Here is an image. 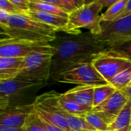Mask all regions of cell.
Wrapping results in <instances>:
<instances>
[{
    "label": "cell",
    "mask_w": 131,
    "mask_h": 131,
    "mask_svg": "<svg viewBox=\"0 0 131 131\" xmlns=\"http://www.w3.org/2000/svg\"><path fill=\"white\" fill-rule=\"evenodd\" d=\"M110 84L117 91H122L131 86V68L115 76L110 81Z\"/></svg>",
    "instance_id": "24"
},
{
    "label": "cell",
    "mask_w": 131,
    "mask_h": 131,
    "mask_svg": "<svg viewBox=\"0 0 131 131\" xmlns=\"http://www.w3.org/2000/svg\"><path fill=\"white\" fill-rule=\"evenodd\" d=\"M65 118L71 131H96L84 116L72 115L67 113Z\"/></svg>",
    "instance_id": "19"
},
{
    "label": "cell",
    "mask_w": 131,
    "mask_h": 131,
    "mask_svg": "<svg viewBox=\"0 0 131 131\" xmlns=\"http://www.w3.org/2000/svg\"><path fill=\"white\" fill-rule=\"evenodd\" d=\"M53 42L55 52L51 61V78L57 82L64 73L75 66L92 63L106 53L109 47L90 31L57 36Z\"/></svg>",
    "instance_id": "1"
},
{
    "label": "cell",
    "mask_w": 131,
    "mask_h": 131,
    "mask_svg": "<svg viewBox=\"0 0 131 131\" xmlns=\"http://www.w3.org/2000/svg\"><path fill=\"white\" fill-rule=\"evenodd\" d=\"M11 1L23 14H28L30 11V6H29L30 0H11Z\"/></svg>",
    "instance_id": "28"
},
{
    "label": "cell",
    "mask_w": 131,
    "mask_h": 131,
    "mask_svg": "<svg viewBox=\"0 0 131 131\" xmlns=\"http://www.w3.org/2000/svg\"><path fill=\"white\" fill-rule=\"evenodd\" d=\"M84 117L96 131H109L110 125L97 113L91 111Z\"/></svg>",
    "instance_id": "26"
},
{
    "label": "cell",
    "mask_w": 131,
    "mask_h": 131,
    "mask_svg": "<svg viewBox=\"0 0 131 131\" xmlns=\"http://www.w3.org/2000/svg\"><path fill=\"white\" fill-rule=\"evenodd\" d=\"M0 9L5 11L10 15H19L23 14L12 2L11 0H0Z\"/></svg>",
    "instance_id": "27"
},
{
    "label": "cell",
    "mask_w": 131,
    "mask_h": 131,
    "mask_svg": "<svg viewBox=\"0 0 131 131\" xmlns=\"http://www.w3.org/2000/svg\"><path fill=\"white\" fill-rule=\"evenodd\" d=\"M117 90L111 84L102 85L94 88V102L93 108L99 106L105 101H107L110 97H111Z\"/></svg>",
    "instance_id": "22"
},
{
    "label": "cell",
    "mask_w": 131,
    "mask_h": 131,
    "mask_svg": "<svg viewBox=\"0 0 131 131\" xmlns=\"http://www.w3.org/2000/svg\"><path fill=\"white\" fill-rule=\"evenodd\" d=\"M109 131H131V101L109 126Z\"/></svg>",
    "instance_id": "16"
},
{
    "label": "cell",
    "mask_w": 131,
    "mask_h": 131,
    "mask_svg": "<svg viewBox=\"0 0 131 131\" xmlns=\"http://www.w3.org/2000/svg\"><path fill=\"white\" fill-rule=\"evenodd\" d=\"M0 131H25L24 128H12L0 126Z\"/></svg>",
    "instance_id": "34"
},
{
    "label": "cell",
    "mask_w": 131,
    "mask_h": 131,
    "mask_svg": "<svg viewBox=\"0 0 131 131\" xmlns=\"http://www.w3.org/2000/svg\"><path fill=\"white\" fill-rule=\"evenodd\" d=\"M64 12L70 15L80 7L86 4L85 0H47Z\"/></svg>",
    "instance_id": "23"
},
{
    "label": "cell",
    "mask_w": 131,
    "mask_h": 131,
    "mask_svg": "<svg viewBox=\"0 0 131 131\" xmlns=\"http://www.w3.org/2000/svg\"><path fill=\"white\" fill-rule=\"evenodd\" d=\"M102 31L98 38L107 45L131 40V15L114 21L101 23Z\"/></svg>",
    "instance_id": "9"
},
{
    "label": "cell",
    "mask_w": 131,
    "mask_h": 131,
    "mask_svg": "<svg viewBox=\"0 0 131 131\" xmlns=\"http://www.w3.org/2000/svg\"><path fill=\"white\" fill-rule=\"evenodd\" d=\"M131 15V0H127V4L122 12V14L121 15L120 18H124V17H126V16H128Z\"/></svg>",
    "instance_id": "31"
},
{
    "label": "cell",
    "mask_w": 131,
    "mask_h": 131,
    "mask_svg": "<svg viewBox=\"0 0 131 131\" xmlns=\"http://www.w3.org/2000/svg\"><path fill=\"white\" fill-rule=\"evenodd\" d=\"M58 82L92 87L109 84L97 71L93 63L81 64L75 66L64 73L60 77Z\"/></svg>",
    "instance_id": "8"
},
{
    "label": "cell",
    "mask_w": 131,
    "mask_h": 131,
    "mask_svg": "<svg viewBox=\"0 0 131 131\" xmlns=\"http://www.w3.org/2000/svg\"><path fill=\"white\" fill-rule=\"evenodd\" d=\"M35 111L34 103L13 105L1 110L0 126L12 128H23L28 117Z\"/></svg>",
    "instance_id": "11"
},
{
    "label": "cell",
    "mask_w": 131,
    "mask_h": 131,
    "mask_svg": "<svg viewBox=\"0 0 131 131\" xmlns=\"http://www.w3.org/2000/svg\"><path fill=\"white\" fill-rule=\"evenodd\" d=\"M58 102L62 109L68 114L78 116H85L89 112L92 111V108L85 107L78 104L77 103L69 100L64 94H60L58 97Z\"/></svg>",
    "instance_id": "17"
},
{
    "label": "cell",
    "mask_w": 131,
    "mask_h": 131,
    "mask_svg": "<svg viewBox=\"0 0 131 131\" xmlns=\"http://www.w3.org/2000/svg\"><path fill=\"white\" fill-rule=\"evenodd\" d=\"M101 75L109 83L121 72L131 68V61L125 58L104 53L93 62Z\"/></svg>",
    "instance_id": "10"
},
{
    "label": "cell",
    "mask_w": 131,
    "mask_h": 131,
    "mask_svg": "<svg viewBox=\"0 0 131 131\" xmlns=\"http://www.w3.org/2000/svg\"><path fill=\"white\" fill-rule=\"evenodd\" d=\"M94 88L92 86H77L64 94L69 100L78 104L93 109Z\"/></svg>",
    "instance_id": "13"
},
{
    "label": "cell",
    "mask_w": 131,
    "mask_h": 131,
    "mask_svg": "<svg viewBox=\"0 0 131 131\" xmlns=\"http://www.w3.org/2000/svg\"><path fill=\"white\" fill-rule=\"evenodd\" d=\"M103 8L100 0L87 1L85 5L69 15L68 24L64 32L77 35L82 32L81 28H86L92 34L99 35L102 31L101 12Z\"/></svg>",
    "instance_id": "3"
},
{
    "label": "cell",
    "mask_w": 131,
    "mask_h": 131,
    "mask_svg": "<svg viewBox=\"0 0 131 131\" xmlns=\"http://www.w3.org/2000/svg\"><path fill=\"white\" fill-rule=\"evenodd\" d=\"M128 101L127 97L121 91H116L107 101L93 108L92 111L99 114L110 125L120 114Z\"/></svg>",
    "instance_id": "12"
},
{
    "label": "cell",
    "mask_w": 131,
    "mask_h": 131,
    "mask_svg": "<svg viewBox=\"0 0 131 131\" xmlns=\"http://www.w3.org/2000/svg\"><path fill=\"white\" fill-rule=\"evenodd\" d=\"M101 4L103 5L104 8H110L111 6H112L113 5H114L117 0H100Z\"/></svg>",
    "instance_id": "32"
},
{
    "label": "cell",
    "mask_w": 131,
    "mask_h": 131,
    "mask_svg": "<svg viewBox=\"0 0 131 131\" xmlns=\"http://www.w3.org/2000/svg\"><path fill=\"white\" fill-rule=\"evenodd\" d=\"M41 118L42 123H43V124H44V126L45 127V130L47 131H66L63 130L62 128L59 127L58 126H57V125H55V124H52V123H51L49 121H47L46 120L43 119L42 117H41Z\"/></svg>",
    "instance_id": "30"
},
{
    "label": "cell",
    "mask_w": 131,
    "mask_h": 131,
    "mask_svg": "<svg viewBox=\"0 0 131 131\" xmlns=\"http://www.w3.org/2000/svg\"><path fill=\"white\" fill-rule=\"evenodd\" d=\"M60 94L51 91L38 96L34 101L35 112L43 119L66 131H71L65 118L67 114L58 102Z\"/></svg>",
    "instance_id": "4"
},
{
    "label": "cell",
    "mask_w": 131,
    "mask_h": 131,
    "mask_svg": "<svg viewBox=\"0 0 131 131\" xmlns=\"http://www.w3.org/2000/svg\"><path fill=\"white\" fill-rule=\"evenodd\" d=\"M10 14L6 12L4 10L0 9V26L1 27H7L9 23Z\"/></svg>",
    "instance_id": "29"
},
{
    "label": "cell",
    "mask_w": 131,
    "mask_h": 131,
    "mask_svg": "<svg viewBox=\"0 0 131 131\" xmlns=\"http://www.w3.org/2000/svg\"><path fill=\"white\" fill-rule=\"evenodd\" d=\"M121 91L127 97L128 100L131 101V86L127 87V88H125V89H124V90H122Z\"/></svg>",
    "instance_id": "33"
},
{
    "label": "cell",
    "mask_w": 131,
    "mask_h": 131,
    "mask_svg": "<svg viewBox=\"0 0 131 131\" xmlns=\"http://www.w3.org/2000/svg\"><path fill=\"white\" fill-rule=\"evenodd\" d=\"M53 54L33 53L25 58L18 76L46 84L51 78Z\"/></svg>",
    "instance_id": "6"
},
{
    "label": "cell",
    "mask_w": 131,
    "mask_h": 131,
    "mask_svg": "<svg viewBox=\"0 0 131 131\" xmlns=\"http://www.w3.org/2000/svg\"><path fill=\"white\" fill-rule=\"evenodd\" d=\"M57 30L28 14L11 15L7 27H1V40L15 39L32 42L50 43L56 38Z\"/></svg>",
    "instance_id": "2"
},
{
    "label": "cell",
    "mask_w": 131,
    "mask_h": 131,
    "mask_svg": "<svg viewBox=\"0 0 131 131\" xmlns=\"http://www.w3.org/2000/svg\"><path fill=\"white\" fill-rule=\"evenodd\" d=\"M106 53L111 55L125 58L131 61V40L110 45Z\"/></svg>",
    "instance_id": "21"
},
{
    "label": "cell",
    "mask_w": 131,
    "mask_h": 131,
    "mask_svg": "<svg viewBox=\"0 0 131 131\" xmlns=\"http://www.w3.org/2000/svg\"><path fill=\"white\" fill-rule=\"evenodd\" d=\"M25 58L0 57V81H5L17 78Z\"/></svg>",
    "instance_id": "14"
},
{
    "label": "cell",
    "mask_w": 131,
    "mask_h": 131,
    "mask_svg": "<svg viewBox=\"0 0 131 131\" xmlns=\"http://www.w3.org/2000/svg\"><path fill=\"white\" fill-rule=\"evenodd\" d=\"M55 48L50 43L32 42L15 39L0 41V57L26 58L33 53L54 54Z\"/></svg>",
    "instance_id": "7"
},
{
    "label": "cell",
    "mask_w": 131,
    "mask_h": 131,
    "mask_svg": "<svg viewBox=\"0 0 131 131\" xmlns=\"http://www.w3.org/2000/svg\"><path fill=\"white\" fill-rule=\"evenodd\" d=\"M45 84V83L20 76L13 79L0 81V109L4 110L11 107L12 102L18 101L28 92Z\"/></svg>",
    "instance_id": "5"
},
{
    "label": "cell",
    "mask_w": 131,
    "mask_h": 131,
    "mask_svg": "<svg viewBox=\"0 0 131 131\" xmlns=\"http://www.w3.org/2000/svg\"><path fill=\"white\" fill-rule=\"evenodd\" d=\"M23 128L25 131H47L42 123L41 118L35 111L28 117Z\"/></svg>",
    "instance_id": "25"
},
{
    "label": "cell",
    "mask_w": 131,
    "mask_h": 131,
    "mask_svg": "<svg viewBox=\"0 0 131 131\" xmlns=\"http://www.w3.org/2000/svg\"><path fill=\"white\" fill-rule=\"evenodd\" d=\"M30 10H37L68 18L69 15L47 0H30Z\"/></svg>",
    "instance_id": "18"
},
{
    "label": "cell",
    "mask_w": 131,
    "mask_h": 131,
    "mask_svg": "<svg viewBox=\"0 0 131 131\" xmlns=\"http://www.w3.org/2000/svg\"><path fill=\"white\" fill-rule=\"evenodd\" d=\"M28 15L33 18L55 28L57 31L64 32L68 24V18L51 13L37 10H30Z\"/></svg>",
    "instance_id": "15"
},
{
    "label": "cell",
    "mask_w": 131,
    "mask_h": 131,
    "mask_svg": "<svg viewBox=\"0 0 131 131\" xmlns=\"http://www.w3.org/2000/svg\"><path fill=\"white\" fill-rule=\"evenodd\" d=\"M127 0H117V2L108 8L101 14V23L112 22L118 19L127 4Z\"/></svg>",
    "instance_id": "20"
}]
</instances>
